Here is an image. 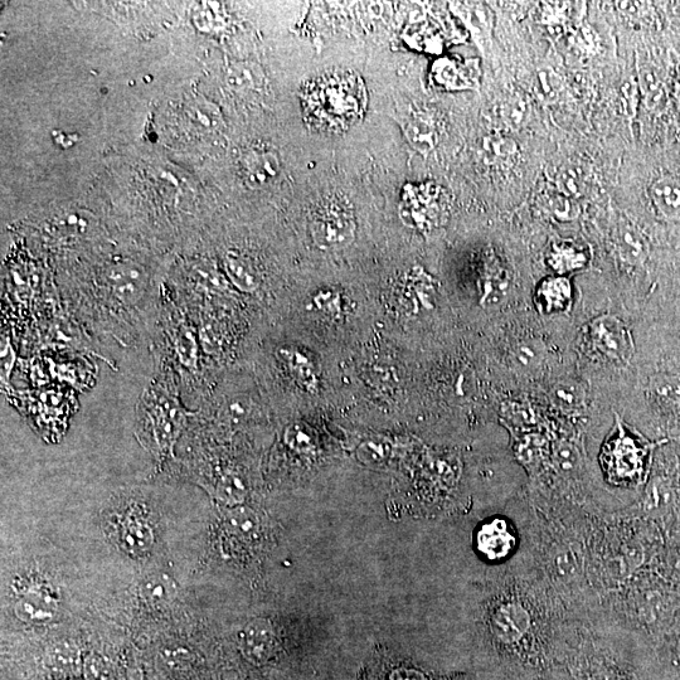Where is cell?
Here are the masks:
<instances>
[{"label":"cell","mask_w":680,"mask_h":680,"mask_svg":"<svg viewBox=\"0 0 680 680\" xmlns=\"http://www.w3.org/2000/svg\"><path fill=\"white\" fill-rule=\"evenodd\" d=\"M285 441L291 449L300 451V453H308L314 445L313 431L310 427L298 422L288 427L285 432Z\"/></svg>","instance_id":"7402d4cb"},{"label":"cell","mask_w":680,"mask_h":680,"mask_svg":"<svg viewBox=\"0 0 680 680\" xmlns=\"http://www.w3.org/2000/svg\"><path fill=\"white\" fill-rule=\"evenodd\" d=\"M402 125L408 143L412 145V148L424 154L435 148L436 129L430 115L422 113V111H415L403 121Z\"/></svg>","instance_id":"e0dca14e"},{"label":"cell","mask_w":680,"mask_h":680,"mask_svg":"<svg viewBox=\"0 0 680 680\" xmlns=\"http://www.w3.org/2000/svg\"><path fill=\"white\" fill-rule=\"evenodd\" d=\"M589 261L584 246L572 241L555 242L547 255L548 265L558 274L584 269Z\"/></svg>","instance_id":"2e32d148"},{"label":"cell","mask_w":680,"mask_h":680,"mask_svg":"<svg viewBox=\"0 0 680 680\" xmlns=\"http://www.w3.org/2000/svg\"><path fill=\"white\" fill-rule=\"evenodd\" d=\"M276 354L301 388L312 393L318 390L319 376L312 359L293 347L280 348Z\"/></svg>","instance_id":"5bb4252c"},{"label":"cell","mask_w":680,"mask_h":680,"mask_svg":"<svg viewBox=\"0 0 680 680\" xmlns=\"http://www.w3.org/2000/svg\"><path fill=\"white\" fill-rule=\"evenodd\" d=\"M279 155L271 150H251L242 159V172L250 187L260 188L274 181L280 173Z\"/></svg>","instance_id":"7c38bea8"},{"label":"cell","mask_w":680,"mask_h":680,"mask_svg":"<svg viewBox=\"0 0 680 680\" xmlns=\"http://www.w3.org/2000/svg\"><path fill=\"white\" fill-rule=\"evenodd\" d=\"M309 233L320 250L346 249L357 235L352 208L337 198L320 203L310 218Z\"/></svg>","instance_id":"277c9868"},{"label":"cell","mask_w":680,"mask_h":680,"mask_svg":"<svg viewBox=\"0 0 680 680\" xmlns=\"http://www.w3.org/2000/svg\"><path fill=\"white\" fill-rule=\"evenodd\" d=\"M586 347L604 361L625 364L634 354L630 330L614 317H600L585 329Z\"/></svg>","instance_id":"5b68a950"},{"label":"cell","mask_w":680,"mask_h":680,"mask_svg":"<svg viewBox=\"0 0 680 680\" xmlns=\"http://www.w3.org/2000/svg\"><path fill=\"white\" fill-rule=\"evenodd\" d=\"M58 601L50 587L33 584L26 587L14 602V612L23 623L43 625L50 623L57 614Z\"/></svg>","instance_id":"8992f818"},{"label":"cell","mask_w":680,"mask_h":680,"mask_svg":"<svg viewBox=\"0 0 680 680\" xmlns=\"http://www.w3.org/2000/svg\"><path fill=\"white\" fill-rule=\"evenodd\" d=\"M516 533L507 519L494 518L480 527L476 534V548L488 561H503L516 550Z\"/></svg>","instance_id":"52a82bcc"},{"label":"cell","mask_w":680,"mask_h":680,"mask_svg":"<svg viewBox=\"0 0 680 680\" xmlns=\"http://www.w3.org/2000/svg\"><path fill=\"white\" fill-rule=\"evenodd\" d=\"M571 301V284L563 276L543 280L537 288L536 303L542 313L565 312L570 308Z\"/></svg>","instance_id":"9a60e30c"},{"label":"cell","mask_w":680,"mask_h":680,"mask_svg":"<svg viewBox=\"0 0 680 680\" xmlns=\"http://www.w3.org/2000/svg\"><path fill=\"white\" fill-rule=\"evenodd\" d=\"M616 246H618L621 256L625 257V260L631 262V264L643 261L646 251H648L644 237L629 223L620 226L616 231Z\"/></svg>","instance_id":"44dd1931"},{"label":"cell","mask_w":680,"mask_h":680,"mask_svg":"<svg viewBox=\"0 0 680 680\" xmlns=\"http://www.w3.org/2000/svg\"><path fill=\"white\" fill-rule=\"evenodd\" d=\"M649 198L655 213L667 222H680V182L669 176L650 184Z\"/></svg>","instance_id":"8fae6325"},{"label":"cell","mask_w":680,"mask_h":680,"mask_svg":"<svg viewBox=\"0 0 680 680\" xmlns=\"http://www.w3.org/2000/svg\"><path fill=\"white\" fill-rule=\"evenodd\" d=\"M119 542L130 555H147L154 543L153 529L139 514H126L120 522Z\"/></svg>","instance_id":"30bf717a"},{"label":"cell","mask_w":680,"mask_h":680,"mask_svg":"<svg viewBox=\"0 0 680 680\" xmlns=\"http://www.w3.org/2000/svg\"><path fill=\"white\" fill-rule=\"evenodd\" d=\"M652 406L660 415L680 417V376L670 372H660L650 377L646 391Z\"/></svg>","instance_id":"ba28073f"},{"label":"cell","mask_w":680,"mask_h":680,"mask_svg":"<svg viewBox=\"0 0 680 680\" xmlns=\"http://www.w3.org/2000/svg\"><path fill=\"white\" fill-rule=\"evenodd\" d=\"M174 378L176 374L172 368L159 373L145 388L138 405L140 429L149 445L160 455L172 451L174 442L192 415L183 406Z\"/></svg>","instance_id":"6da1fadb"},{"label":"cell","mask_w":680,"mask_h":680,"mask_svg":"<svg viewBox=\"0 0 680 680\" xmlns=\"http://www.w3.org/2000/svg\"><path fill=\"white\" fill-rule=\"evenodd\" d=\"M543 349L541 343L533 339L521 340V346L518 347V362L521 363V369L537 368L542 363Z\"/></svg>","instance_id":"cb8c5ba5"},{"label":"cell","mask_w":680,"mask_h":680,"mask_svg":"<svg viewBox=\"0 0 680 680\" xmlns=\"http://www.w3.org/2000/svg\"><path fill=\"white\" fill-rule=\"evenodd\" d=\"M390 454V448L382 441L369 440L358 449V458L368 465L381 464Z\"/></svg>","instance_id":"d4e9b609"},{"label":"cell","mask_w":680,"mask_h":680,"mask_svg":"<svg viewBox=\"0 0 680 680\" xmlns=\"http://www.w3.org/2000/svg\"><path fill=\"white\" fill-rule=\"evenodd\" d=\"M173 319V315H170ZM172 333L170 337V347H172L173 357L178 362V367L182 373H194L198 368V339L196 333L188 324L173 319Z\"/></svg>","instance_id":"4fadbf2b"},{"label":"cell","mask_w":680,"mask_h":680,"mask_svg":"<svg viewBox=\"0 0 680 680\" xmlns=\"http://www.w3.org/2000/svg\"><path fill=\"white\" fill-rule=\"evenodd\" d=\"M217 493L225 502H241L245 498L246 487L240 476L228 473L218 482Z\"/></svg>","instance_id":"603a6c76"},{"label":"cell","mask_w":680,"mask_h":680,"mask_svg":"<svg viewBox=\"0 0 680 680\" xmlns=\"http://www.w3.org/2000/svg\"><path fill=\"white\" fill-rule=\"evenodd\" d=\"M177 595V582L165 573H154V575L145 578L140 585V596L150 606L168 605L176 600Z\"/></svg>","instance_id":"ac0fdd59"},{"label":"cell","mask_w":680,"mask_h":680,"mask_svg":"<svg viewBox=\"0 0 680 680\" xmlns=\"http://www.w3.org/2000/svg\"><path fill=\"white\" fill-rule=\"evenodd\" d=\"M664 441L648 444L618 417L615 429L602 446L601 465L607 480L615 485L643 484L652 453Z\"/></svg>","instance_id":"3957f363"},{"label":"cell","mask_w":680,"mask_h":680,"mask_svg":"<svg viewBox=\"0 0 680 680\" xmlns=\"http://www.w3.org/2000/svg\"><path fill=\"white\" fill-rule=\"evenodd\" d=\"M551 398L556 406L565 411H578L585 407L587 401V388L585 383L566 378L552 387Z\"/></svg>","instance_id":"d6986e66"},{"label":"cell","mask_w":680,"mask_h":680,"mask_svg":"<svg viewBox=\"0 0 680 680\" xmlns=\"http://www.w3.org/2000/svg\"><path fill=\"white\" fill-rule=\"evenodd\" d=\"M304 104L306 115L320 128H347L362 115L366 91L356 76L332 75L306 89Z\"/></svg>","instance_id":"7a4b0ae2"},{"label":"cell","mask_w":680,"mask_h":680,"mask_svg":"<svg viewBox=\"0 0 680 680\" xmlns=\"http://www.w3.org/2000/svg\"><path fill=\"white\" fill-rule=\"evenodd\" d=\"M225 270L233 284L245 293H254L259 288V276L244 256L228 252L225 256Z\"/></svg>","instance_id":"ffe728a7"},{"label":"cell","mask_w":680,"mask_h":680,"mask_svg":"<svg viewBox=\"0 0 680 680\" xmlns=\"http://www.w3.org/2000/svg\"><path fill=\"white\" fill-rule=\"evenodd\" d=\"M240 645L242 653L250 662L266 663L275 653L276 639L269 621L255 620L247 624L241 631Z\"/></svg>","instance_id":"9c48e42d"}]
</instances>
